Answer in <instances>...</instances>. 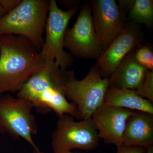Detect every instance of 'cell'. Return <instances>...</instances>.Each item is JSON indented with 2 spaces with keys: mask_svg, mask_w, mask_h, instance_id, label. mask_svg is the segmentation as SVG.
Returning <instances> with one entry per match:
<instances>
[{
  "mask_svg": "<svg viewBox=\"0 0 153 153\" xmlns=\"http://www.w3.org/2000/svg\"><path fill=\"white\" fill-rule=\"evenodd\" d=\"M44 67L40 51L30 40L13 35L0 36V95L18 92Z\"/></svg>",
  "mask_w": 153,
  "mask_h": 153,
  "instance_id": "1",
  "label": "cell"
},
{
  "mask_svg": "<svg viewBox=\"0 0 153 153\" xmlns=\"http://www.w3.org/2000/svg\"><path fill=\"white\" fill-rule=\"evenodd\" d=\"M74 76V71L62 69L55 62L49 63L28 80L18 97L27 100L41 112L52 111L59 117L65 114L75 117L76 105L65 94L66 83Z\"/></svg>",
  "mask_w": 153,
  "mask_h": 153,
  "instance_id": "2",
  "label": "cell"
},
{
  "mask_svg": "<svg viewBox=\"0 0 153 153\" xmlns=\"http://www.w3.org/2000/svg\"><path fill=\"white\" fill-rule=\"evenodd\" d=\"M49 8L48 0H22L0 19V36L16 35L30 40L41 51Z\"/></svg>",
  "mask_w": 153,
  "mask_h": 153,
  "instance_id": "3",
  "label": "cell"
},
{
  "mask_svg": "<svg viewBox=\"0 0 153 153\" xmlns=\"http://www.w3.org/2000/svg\"><path fill=\"white\" fill-rule=\"evenodd\" d=\"M78 10V7L63 10L58 7L56 1H49V13L45 27L46 38L40 52L44 65L55 62L63 69H67L72 66L74 62L73 56L64 50V40L69 21Z\"/></svg>",
  "mask_w": 153,
  "mask_h": 153,
  "instance_id": "4",
  "label": "cell"
},
{
  "mask_svg": "<svg viewBox=\"0 0 153 153\" xmlns=\"http://www.w3.org/2000/svg\"><path fill=\"white\" fill-rule=\"evenodd\" d=\"M110 86V78L104 77L95 66L84 79L74 77L66 83L65 94L76 107V119L90 118L103 105L105 96Z\"/></svg>",
  "mask_w": 153,
  "mask_h": 153,
  "instance_id": "5",
  "label": "cell"
},
{
  "mask_svg": "<svg viewBox=\"0 0 153 153\" xmlns=\"http://www.w3.org/2000/svg\"><path fill=\"white\" fill-rule=\"evenodd\" d=\"M34 107L27 100L10 94L0 96V133L14 139L22 138L35 150L39 149L33 140L38 132L36 118L32 113Z\"/></svg>",
  "mask_w": 153,
  "mask_h": 153,
  "instance_id": "6",
  "label": "cell"
},
{
  "mask_svg": "<svg viewBox=\"0 0 153 153\" xmlns=\"http://www.w3.org/2000/svg\"><path fill=\"white\" fill-rule=\"evenodd\" d=\"M98 133L91 118L76 121L64 115L59 117L52 135L53 153H66L73 149L91 151L99 144Z\"/></svg>",
  "mask_w": 153,
  "mask_h": 153,
  "instance_id": "7",
  "label": "cell"
},
{
  "mask_svg": "<svg viewBox=\"0 0 153 153\" xmlns=\"http://www.w3.org/2000/svg\"><path fill=\"white\" fill-rule=\"evenodd\" d=\"M64 45L72 56L78 58L97 60L103 52L97 38L89 3L83 6L73 27L67 28Z\"/></svg>",
  "mask_w": 153,
  "mask_h": 153,
  "instance_id": "8",
  "label": "cell"
},
{
  "mask_svg": "<svg viewBox=\"0 0 153 153\" xmlns=\"http://www.w3.org/2000/svg\"><path fill=\"white\" fill-rule=\"evenodd\" d=\"M90 3L96 35L103 52L122 32L127 19L114 0H92Z\"/></svg>",
  "mask_w": 153,
  "mask_h": 153,
  "instance_id": "9",
  "label": "cell"
},
{
  "mask_svg": "<svg viewBox=\"0 0 153 153\" xmlns=\"http://www.w3.org/2000/svg\"><path fill=\"white\" fill-rule=\"evenodd\" d=\"M142 34L139 26L129 22L119 36L102 53L95 65L104 77L110 78L128 54L139 46Z\"/></svg>",
  "mask_w": 153,
  "mask_h": 153,
  "instance_id": "10",
  "label": "cell"
},
{
  "mask_svg": "<svg viewBox=\"0 0 153 153\" xmlns=\"http://www.w3.org/2000/svg\"><path fill=\"white\" fill-rule=\"evenodd\" d=\"M132 110L102 105L91 118L98 131V136L105 144L117 146L123 145L126 122L134 112Z\"/></svg>",
  "mask_w": 153,
  "mask_h": 153,
  "instance_id": "11",
  "label": "cell"
},
{
  "mask_svg": "<svg viewBox=\"0 0 153 153\" xmlns=\"http://www.w3.org/2000/svg\"><path fill=\"white\" fill-rule=\"evenodd\" d=\"M123 145L146 148L153 146V114L135 111L126 122Z\"/></svg>",
  "mask_w": 153,
  "mask_h": 153,
  "instance_id": "12",
  "label": "cell"
},
{
  "mask_svg": "<svg viewBox=\"0 0 153 153\" xmlns=\"http://www.w3.org/2000/svg\"><path fill=\"white\" fill-rule=\"evenodd\" d=\"M147 70L136 60L134 51H131L109 78V87L135 90L142 83Z\"/></svg>",
  "mask_w": 153,
  "mask_h": 153,
  "instance_id": "13",
  "label": "cell"
},
{
  "mask_svg": "<svg viewBox=\"0 0 153 153\" xmlns=\"http://www.w3.org/2000/svg\"><path fill=\"white\" fill-rule=\"evenodd\" d=\"M103 105L153 114V102L140 97L134 90L109 87Z\"/></svg>",
  "mask_w": 153,
  "mask_h": 153,
  "instance_id": "14",
  "label": "cell"
},
{
  "mask_svg": "<svg viewBox=\"0 0 153 153\" xmlns=\"http://www.w3.org/2000/svg\"><path fill=\"white\" fill-rule=\"evenodd\" d=\"M127 20L137 25L151 27L153 22V1L135 0Z\"/></svg>",
  "mask_w": 153,
  "mask_h": 153,
  "instance_id": "15",
  "label": "cell"
},
{
  "mask_svg": "<svg viewBox=\"0 0 153 153\" xmlns=\"http://www.w3.org/2000/svg\"><path fill=\"white\" fill-rule=\"evenodd\" d=\"M136 60L147 69L153 71V52L148 45L144 46L134 51Z\"/></svg>",
  "mask_w": 153,
  "mask_h": 153,
  "instance_id": "16",
  "label": "cell"
},
{
  "mask_svg": "<svg viewBox=\"0 0 153 153\" xmlns=\"http://www.w3.org/2000/svg\"><path fill=\"white\" fill-rule=\"evenodd\" d=\"M140 97L153 102V71L148 70L143 81L135 90Z\"/></svg>",
  "mask_w": 153,
  "mask_h": 153,
  "instance_id": "17",
  "label": "cell"
},
{
  "mask_svg": "<svg viewBox=\"0 0 153 153\" xmlns=\"http://www.w3.org/2000/svg\"><path fill=\"white\" fill-rule=\"evenodd\" d=\"M116 153H147V148L139 146H130L122 145L117 147Z\"/></svg>",
  "mask_w": 153,
  "mask_h": 153,
  "instance_id": "18",
  "label": "cell"
},
{
  "mask_svg": "<svg viewBox=\"0 0 153 153\" xmlns=\"http://www.w3.org/2000/svg\"><path fill=\"white\" fill-rule=\"evenodd\" d=\"M22 1V0H0V3L6 13L16 8Z\"/></svg>",
  "mask_w": 153,
  "mask_h": 153,
  "instance_id": "19",
  "label": "cell"
},
{
  "mask_svg": "<svg viewBox=\"0 0 153 153\" xmlns=\"http://www.w3.org/2000/svg\"><path fill=\"white\" fill-rule=\"evenodd\" d=\"M120 8L122 11L126 14V13L128 12H129L132 7L133 6L135 1H119Z\"/></svg>",
  "mask_w": 153,
  "mask_h": 153,
  "instance_id": "20",
  "label": "cell"
},
{
  "mask_svg": "<svg viewBox=\"0 0 153 153\" xmlns=\"http://www.w3.org/2000/svg\"><path fill=\"white\" fill-rule=\"evenodd\" d=\"M7 13H6L5 11L3 8L2 6L1 3H0V19H1Z\"/></svg>",
  "mask_w": 153,
  "mask_h": 153,
  "instance_id": "21",
  "label": "cell"
},
{
  "mask_svg": "<svg viewBox=\"0 0 153 153\" xmlns=\"http://www.w3.org/2000/svg\"><path fill=\"white\" fill-rule=\"evenodd\" d=\"M147 153H153V146L147 148Z\"/></svg>",
  "mask_w": 153,
  "mask_h": 153,
  "instance_id": "22",
  "label": "cell"
},
{
  "mask_svg": "<svg viewBox=\"0 0 153 153\" xmlns=\"http://www.w3.org/2000/svg\"><path fill=\"white\" fill-rule=\"evenodd\" d=\"M33 153H45L44 152H41V150H40V149L38 150H35L34 149V151H33Z\"/></svg>",
  "mask_w": 153,
  "mask_h": 153,
  "instance_id": "23",
  "label": "cell"
},
{
  "mask_svg": "<svg viewBox=\"0 0 153 153\" xmlns=\"http://www.w3.org/2000/svg\"><path fill=\"white\" fill-rule=\"evenodd\" d=\"M66 153H73V152H68Z\"/></svg>",
  "mask_w": 153,
  "mask_h": 153,
  "instance_id": "24",
  "label": "cell"
},
{
  "mask_svg": "<svg viewBox=\"0 0 153 153\" xmlns=\"http://www.w3.org/2000/svg\"><path fill=\"white\" fill-rule=\"evenodd\" d=\"M1 95H0V96H1Z\"/></svg>",
  "mask_w": 153,
  "mask_h": 153,
  "instance_id": "25",
  "label": "cell"
}]
</instances>
